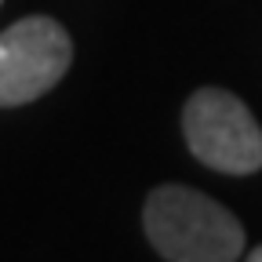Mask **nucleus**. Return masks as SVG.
Wrapping results in <instances>:
<instances>
[{"label": "nucleus", "mask_w": 262, "mask_h": 262, "mask_svg": "<svg viewBox=\"0 0 262 262\" xmlns=\"http://www.w3.org/2000/svg\"><path fill=\"white\" fill-rule=\"evenodd\" d=\"M142 229L164 262H237L244 255L237 215L179 182H164L146 196Z\"/></svg>", "instance_id": "1"}, {"label": "nucleus", "mask_w": 262, "mask_h": 262, "mask_svg": "<svg viewBox=\"0 0 262 262\" xmlns=\"http://www.w3.org/2000/svg\"><path fill=\"white\" fill-rule=\"evenodd\" d=\"M189 153L222 175H255L262 168V127L233 91L201 88L182 110Z\"/></svg>", "instance_id": "2"}, {"label": "nucleus", "mask_w": 262, "mask_h": 262, "mask_svg": "<svg viewBox=\"0 0 262 262\" xmlns=\"http://www.w3.org/2000/svg\"><path fill=\"white\" fill-rule=\"evenodd\" d=\"M73 62V40L55 18L29 15L0 33V106L48 95Z\"/></svg>", "instance_id": "3"}, {"label": "nucleus", "mask_w": 262, "mask_h": 262, "mask_svg": "<svg viewBox=\"0 0 262 262\" xmlns=\"http://www.w3.org/2000/svg\"><path fill=\"white\" fill-rule=\"evenodd\" d=\"M248 262H262V244H258V248H251V255H248Z\"/></svg>", "instance_id": "4"}]
</instances>
